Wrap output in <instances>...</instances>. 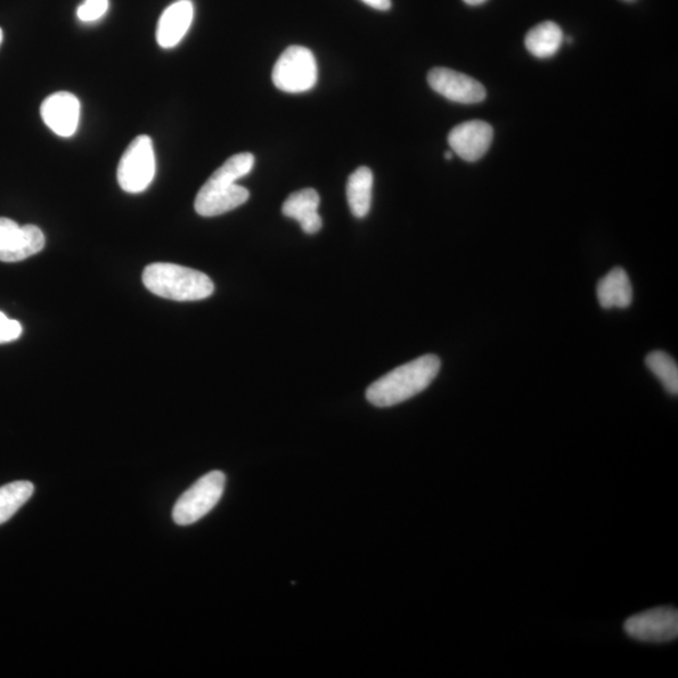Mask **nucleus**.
<instances>
[{
  "mask_svg": "<svg viewBox=\"0 0 678 678\" xmlns=\"http://www.w3.org/2000/svg\"><path fill=\"white\" fill-rule=\"evenodd\" d=\"M255 163L256 159L249 152L236 153L227 159L196 195V212L206 218L219 217L247 202L249 192L236 182L250 174Z\"/></svg>",
  "mask_w": 678,
  "mask_h": 678,
  "instance_id": "obj_1",
  "label": "nucleus"
},
{
  "mask_svg": "<svg viewBox=\"0 0 678 678\" xmlns=\"http://www.w3.org/2000/svg\"><path fill=\"white\" fill-rule=\"evenodd\" d=\"M435 355L414 359L383 375L367 389L366 397L375 407H391L407 402L427 390L440 372Z\"/></svg>",
  "mask_w": 678,
  "mask_h": 678,
  "instance_id": "obj_2",
  "label": "nucleus"
},
{
  "mask_svg": "<svg viewBox=\"0 0 678 678\" xmlns=\"http://www.w3.org/2000/svg\"><path fill=\"white\" fill-rule=\"evenodd\" d=\"M143 282L155 296L176 301L201 300L214 293V283L207 274L177 264L146 267Z\"/></svg>",
  "mask_w": 678,
  "mask_h": 678,
  "instance_id": "obj_3",
  "label": "nucleus"
},
{
  "mask_svg": "<svg viewBox=\"0 0 678 678\" xmlns=\"http://www.w3.org/2000/svg\"><path fill=\"white\" fill-rule=\"evenodd\" d=\"M226 478L222 471H211L200 478L178 497L173 519L177 526H192L215 508L224 494Z\"/></svg>",
  "mask_w": 678,
  "mask_h": 678,
  "instance_id": "obj_4",
  "label": "nucleus"
},
{
  "mask_svg": "<svg viewBox=\"0 0 678 678\" xmlns=\"http://www.w3.org/2000/svg\"><path fill=\"white\" fill-rule=\"evenodd\" d=\"M273 84L287 94H301L312 89L318 81V65L310 49L291 46L282 53L273 69Z\"/></svg>",
  "mask_w": 678,
  "mask_h": 678,
  "instance_id": "obj_5",
  "label": "nucleus"
},
{
  "mask_svg": "<svg viewBox=\"0 0 678 678\" xmlns=\"http://www.w3.org/2000/svg\"><path fill=\"white\" fill-rule=\"evenodd\" d=\"M157 174V158L149 136L140 135L131 143L122 155L118 169L121 189L130 194H140L152 183Z\"/></svg>",
  "mask_w": 678,
  "mask_h": 678,
  "instance_id": "obj_6",
  "label": "nucleus"
},
{
  "mask_svg": "<svg viewBox=\"0 0 678 678\" xmlns=\"http://www.w3.org/2000/svg\"><path fill=\"white\" fill-rule=\"evenodd\" d=\"M45 245V234L38 226H21L12 219L0 218V261L15 263L28 259L42 251Z\"/></svg>",
  "mask_w": 678,
  "mask_h": 678,
  "instance_id": "obj_7",
  "label": "nucleus"
},
{
  "mask_svg": "<svg viewBox=\"0 0 678 678\" xmlns=\"http://www.w3.org/2000/svg\"><path fill=\"white\" fill-rule=\"evenodd\" d=\"M625 631L641 642H671L678 637V612L673 607L642 612L626 620Z\"/></svg>",
  "mask_w": 678,
  "mask_h": 678,
  "instance_id": "obj_8",
  "label": "nucleus"
},
{
  "mask_svg": "<svg viewBox=\"0 0 678 678\" xmlns=\"http://www.w3.org/2000/svg\"><path fill=\"white\" fill-rule=\"evenodd\" d=\"M428 81L435 93L453 102L476 104L483 102L486 98L485 87L460 72L444 67L432 69Z\"/></svg>",
  "mask_w": 678,
  "mask_h": 678,
  "instance_id": "obj_9",
  "label": "nucleus"
},
{
  "mask_svg": "<svg viewBox=\"0 0 678 678\" xmlns=\"http://www.w3.org/2000/svg\"><path fill=\"white\" fill-rule=\"evenodd\" d=\"M493 127L484 121H469L457 125L448 134L452 151L468 162H476L485 157L493 143Z\"/></svg>",
  "mask_w": 678,
  "mask_h": 678,
  "instance_id": "obj_10",
  "label": "nucleus"
},
{
  "mask_svg": "<svg viewBox=\"0 0 678 678\" xmlns=\"http://www.w3.org/2000/svg\"><path fill=\"white\" fill-rule=\"evenodd\" d=\"M79 114V100L70 93L48 96L40 106V116L45 124L61 137H71L76 134Z\"/></svg>",
  "mask_w": 678,
  "mask_h": 678,
  "instance_id": "obj_11",
  "label": "nucleus"
},
{
  "mask_svg": "<svg viewBox=\"0 0 678 678\" xmlns=\"http://www.w3.org/2000/svg\"><path fill=\"white\" fill-rule=\"evenodd\" d=\"M194 20L192 0H177L169 5L160 16L157 30L158 44L161 48H174L189 32Z\"/></svg>",
  "mask_w": 678,
  "mask_h": 678,
  "instance_id": "obj_12",
  "label": "nucleus"
},
{
  "mask_svg": "<svg viewBox=\"0 0 678 678\" xmlns=\"http://www.w3.org/2000/svg\"><path fill=\"white\" fill-rule=\"evenodd\" d=\"M321 198L315 189H304L293 193L283 204L284 217L297 220L304 232L309 235L317 234L322 229V218L318 214Z\"/></svg>",
  "mask_w": 678,
  "mask_h": 678,
  "instance_id": "obj_13",
  "label": "nucleus"
},
{
  "mask_svg": "<svg viewBox=\"0 0 678 678\" xmlns=\"http://www.w3.org/2000/svg\"><path fill=\"white\" fill-rule=\"evenodd\" d=\"M597 297L604 309L630 307L633 289L630 278L622 268H615L599 283Z\"/></svg>",
  "mask_w": 678,
  "mask_h": 678,
  "instance_id": "obj_14",
  "label": "nucleus"
},
{
  "mask_svg": "<svg viewBox=\"0 0 678 678\" xmlns=\"http://www.w3.org/2000/svg\"><path fill=\"white\" fill-rule=\"evenodd\" d=\"M373 174L369 168H358L347 183V201L353 214L362 219L369 214L372 202Z\"/></svg>",
  "mask_w": 678,
  "mask_h": 678,
  "instance_id": "obj_15",
  "label": "nucleus"
},
{
  "mask_svg": "<svg viewBox=\"0 0 678 678\" xmlns=\"http://www.w3.org/2000/svg\"><path fill=\"white\" fill-rule=\"evenodd\" d=\"M563 39L565 37L557 23L543 22L528 32L526 47L537 59H550L557 54Z\"/></svg>",
  "mask_w": 678,
  "mask_h": 678,
  "instance_id": "obj_16",
  "label": "nucleus"
},
{
  "mask_svg": "<svg viewBox=\"0 0 678 678\" xmlns=\"http://www.w3.org/2000/svg\"><path fill=\"white\" fill-rule=\"evenodd\" d=\"M33 493L35 485L30 481H14L0 488V526L10 520L30 500Z\"/></svg>",
  "mask_w": 678,
  "mask_h": 678,
  "instance_id": "obj_17",
  "label": "nucleus"
},
{
  "mask_svg": "<svg viewBox=\"0 0 678 678\" xmlns=\"http://www.w3.org/2000/svg\"><path fill=\"white\" fill-rule=\"evenodd\" d=\"M646 365L663 383L668 394L676 396L678 394V367L675 359L663 350H655L648 356Z\"/></svg>",
  "mask_w": 678,
  "mask_h": 678,
  "instance_id": "obj_18",
  "label": "nucleus"
},
{
  "mask_svg": "<svg viewBox=\"0 0 678 678\" xmlns=\"http://www.w3.org/2000/svg\"><path fill=\"white\" fill-rule=\"evenodd\" d=\"M109 7V0H85V2L78 7V20L85 23L101 20L102 16L108 13Z\"/></svg>",
  "mask_w": 678,
  "mask_h": 678,
  "instance_id": "obj_19",
  "label": "nucleus"
},
{
  "mask_svg": "<svg viewBox=\"0 0 678 678\" xmlns=\"http://www.w3.org/2000/svg\"><path fill=\"white\" fill-rule=\"evenodd\" d=\"M22 332L23 329L19 321L11 320L3 312H0V345L19 340Z\"/></svg>",
  "mask_w": 678,
  "mask_h": 678,
  "instance_id": "obj_20",
  "label": "nucleus"
},
{
  "mask_svg": "<svg viewBox=\"0 0 678 678\" xmlns=\"http://www.w3.org/2000/svg\"><path fill=\"white\" fill-rule=\"evenodd\" d=\"M366 5L373 8L375 11L386 12L391 10V0H362Z\"/></svg>",
  "mask_w": 678,
  "mask_h": 678,
  "instance_id": "obj_21",
  "label": "nucleus"
},
{
  "mask_svg": "<svg viewBox=\"0 0 678 678\" xmlns=\"http://www.w3.org/2000/svg\"><path fill=\"white\" fill-rule=\"evenodd\" d=\"M465 3L469 5H481L486 2V0H464Z\"/></svg>",
  "mask_w": 678,
  "mask_h": 678,
  "instance_id": "obj_22",
  "label": "nucleus"
},
{
  "mask_svg": "<svg viewBox=\"0 0 678 678\" xmlns=\"http://www.w3.org/2000/svg\"><path fill=\"white\" fill-rule=\"evenodd\" d=\"M445 159L446 160H453V151H446L445 152Z\"/></svg>",
  "mask_w": 678,
  "mask_h": 678,
  "instance_id": "obj_23",
  "label": "nucleus"
},
{
  "mask_svg": "<svg viewBox=\"0 0 678 678\" xmlns=\"http://www.w3.org/2000/svg\"><path fill=\"white\" fill-rule=\"evenodd\" d=\"M3 38H4L3 29L0 28V46H2V44H3Z\"/></svg>",
  "mask_w": 678,
  "mask_h": 678,
  "instance_id": "obj_24",
  "label": "nucleus"
}]
</instances>
